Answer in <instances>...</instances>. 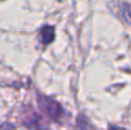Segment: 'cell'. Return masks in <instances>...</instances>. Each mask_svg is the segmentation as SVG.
Masks as SVG:
<instances>
[{"label": "cell", "mask_w": 131, "mask_h": 130, "mask_svg": "<svg viewBox=\"0 0 131 130\" xmlns=\"http://www.w3.org/2000/svg\"><path fill=\"white\" fill-rule=\"evenodd\" d=\"M0 130H16L15 127H14V124L9 123V122H6V123H4L2 126H0Z\"/></svg>", "instance_id": "cell-6"}, {"label": "cell", "mask_w": 131, "mask_h": 130, "mask_svg": "<svg viewBox=\"0 0 131 130\" xmlns=\"http://www.w3.org/2000/svg\"><path fill=\"white\" fill-rule=\"evenodd\" d=\"M76 129L77 130H94L92 124L88 121V119H86L84 115H79V116L77 117Z\"/></svg>", "instance_id": "cell-4"}, {"label": "cell", "mask_w": 131, "mask_h": 130, "mask_svg": "<svg viewBox=\"0 0 131 130\" xmlns=\"http://www.w3.org/2000/svg\"><path fill=\"white\" fill-rule=\"evenodd\" d=\"M38 106L41 112L54 122H62L64 120L66 115H67L61 104H59L57 100L50 98V97L39 96Z\"/></svg>", "instance_id": "cell-1"}, {"label": "cell", "mask_w": 131, "mask_h": 130, "mask_svg": "<svg viewBox=\"0 0 131 130\" xmlns=\"http://www.w3.org/2000/svg\"><path fill=\"white\" fill-rule=\"evenodd\" d=\"M120 13L122 18L131 24V4H122L120 6Z\"/></svg>", "instance_id": "cell-5"}, {"label": "cell", "mask_w": 131, "mask_h": 130, "mask_svg": "<svg viewBox=\"0 0 131 130\" xmlns=\"http://www.w3.org/2000/svg\"><path fill=\"white\" fill-rule=\"evenodd\" d=\"M23 126H25L28 130H47V126L44 122V119L38 114L34 112H24L22 120Z\"/></svg>", "instance_id": "cell-2"}, {"label": "cell", "mask_w": 131, "mask_h": 130, "mask_svg": "<svg viewBox=\"0 0 131 130\" xmlns=\"http://www.w3.org/2000/svg\"><path fill=\"white\" fill-rule=\"evenodd\" d=\"M54 36H55L54 27L45 25V27L41 28L39 38H40V41L44 44V45H48V44H51L53 40H54Z\"/></svg>", "instance_id": "cell-3"}]
</instances>
